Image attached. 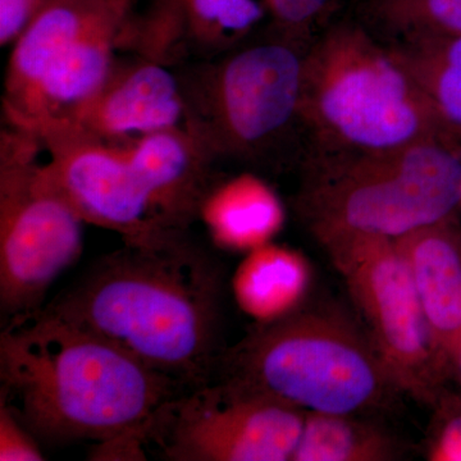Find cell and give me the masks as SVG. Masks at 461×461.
<instances>
[{"label":"cell","instance_id":"cell-21","mask_svg":"<svg viewBox=\"0 0 461 461\" xmlns=\"http://www.w3.org/2000/svg\"><path fill=\"white\" fill-rule=\"evenodd\" d=\"M375 14L402 41L461 36V0H378Z\"/></svg>","mask_w":461,"mask_h":461},{"label":"cell","instance_id":"cell-23","mask_svg":"<svg viewBox=\"0 0 461 461\" xmlns=\"http://www.w3.org/2000/svg\"><path fill=\"white\" fill-rule=\"evenodd\" d=\"M44 459L39 439L5 403L0 402V461Z\"/></svg>","mask_w":461,"mask_h":461},{"label":"cell","instance_id":"cell-11","mask_svg":"<svg viewBox=\"0 0 461 461\" xmlns=\"http://www.w3.org/2000/svg\"><path fill=\"white\" fill-rule=\"evenodd\" d=\"M184 120L187 104L180 80L159 62L148 60L120 71L113 68L93 98L59 121L118 144L131 136L177 129Z\"/></svg>","mask_w":461,"mask_h":461},{"label":"cell","instance_id":"cell-19","mask_svg":"<svg viewBox=\"0 0 461 461\" xmlns=\"http://www.w3.org/2000/svg\"><path fill=\"white\" fill-rule=\"evenodd\" d=\"M393 50L445 129L461 140V36L402 41Z\"/></svg>","mask_w":461,"mask_h":461},{"label":"cell","instance_id":"cell-20","mask_svg":"<svg viewBox=\"0 0 461 461\" xmlns=\"http://www.w3.org/2000/svg\"><path fill=\"white\" fill-rule=\"evenodd\" d=\"M189 35L209 50H229L259 23L257 0H185Z\"/></svg>","mask_w":461,"mask_h":461},{"label":"cell","instance_id":"cell-2","mask_svg":"<svg viewBox=\"0 0 461 461\" xmlns=\"http://www.w3.org/2000/svg\"><path fill=\"white\" fill-rule=\"evenodd\" d=\"M0 382V402L50 445L145 433L158 411L187 390L45 306L7 320Z\"/></svg>","mask_w":461,"mask_h":461},{"label":"cell","instance_id":"cell-7","mask_svg":"<svg viewBox=\"0 0 461 461\" xmlns=\"http://www.w3.org/2000/svg\"><path fill=\"white\" fill-rule=\"evenodd\" d=\"M323 249L399 393L433 408L453 377L437 353L396 240L362 236Z\"/></svg>","mask_w":461,"mask_h":461},{"label":"cell","instance_id":"cell-27","mask_svg":"<svg viewBox=\"0 0 461 461\" xmlns=\"http://www.w3.org/2000/svg\"><path fill=\"white\" fill-rule=\"evenodd\" d=\"M460 213H461V203H460Z\"/></svg>","mask_w":461,"mask_h":461},{"label":"cell","instance_id":"cell-25","mask_svg":"<svg viewBox=\"0 0 461 461\" xmlns=\"http://www.w3.org/2000/svg\"><path fill=\"white\" fill-rule=\"evenodd\" d=\"M41 0H0V42L2 45L20 36L33 14L41 7Z\"/></svg>","mask_w":461,"mask_h":461},{"label":"cell","instance_id":"cell-17","mask_svg":"<svg viewBox=\"0 0 461 461\" xmlns=\"http://www.w3.org/2000/svg\"><path fill=\"white\" fill-rule=\"evenodd\" d=\"M313 269L302 251L264 245L245 254L230 278V293L254 326L275 323L308 305Z\"/></svg>","mask_w":461,"mask_h":461},{"label":"cell","instance_id":"cell-22","mask_svg":"<svg viewBox=\"0 0 461 461\" xmlns=\"http://www.w3.org/2000/svg\"><path fill=\"white\" fill-rule=\"evenodd\" d=\"M432 409V423L426 444L427 459L461 461V391L446 390Z\"/></svg>","mask_w":461,"mask_h":461},{"label":"cell","instance_id":"cell-24","mask_svg":"<svg viewBox=\"0 0 461 461\" xmlns=\"http://www.w3.org/2000/svg\"><path fill=\"white\" fill-rule=\"evenodd\" d=\"M330 0H267L273 16L288 32H304L312 25Z\"/></svg>","mask_w":461,"mask_h":461},{"label":"cell","instance_id":"cell-13","mask_svg":"<svg viewBox=\"0 0 461 461\" xmlns=\"http://www.w3.org/2000/svg\"><path fill=\"white\" fill-rule=\"evenodd\" d=\"M123 148L167 226L187 233L212 186L213 154L185 127L147 133Z\"/></svg>","mask_w":461,"mask_h":461},{"label":"cell","instance_id":"cell-14","mask_svg":"<svg viewBox=\"0 0 461 461\" xmlns=\"http://www.w3.org/2000/svg\"><path fill=\"white\" fill-rule=\"evenodd\" d=\"M420 297L437 353L453 377L461 348L459 213L396 240Z\"/></svg>","mask_w":461,"mask_h":461},{"label":"cell","instance_id":"cell-5","mask_svg":"<svg viewBox=\"0 0 461 461\" xmlns=\"http://www.w3.org/2000/svg\"><path fill=\"white\" fill-rule=\"evenodd\" d=\"M217 378L304 411L335 414L377 411L400 393L362 326L335 309L308 305L254 326L223 351Z\"/></svg>","mask_w":461,"mask_h":461},{"label":"cell","instance_id":"cell-26","mask_svg":"<svg viewBox=\"0 0 461 461\" xmlns=\"http://www.w3.org/2000/svg\"><path fill=\"white\" fill-rule=\"evenodd\" d=\"M453 379L459 384L461 391V348L459 354H457L456 359H455L453 366Z\"/></svg>","mask_w":461,"mask_h":461},{"label":"cell","instance_id":"cell-4","mask_svg":"<svg viewBox=\"0 0 461 461\" xmlns=\"http://www.w3.org/2000/svg\"><path fill=\"white\" fill-rule=\"evenodd\" d=\"M300 120L321 153L393 150L455 138L393 47L366 30L333 27L304 53Z\"/></svg>","mask_w":461,"mask_h":461},{"label":"cell","instance_id":"cell-3","mask_svg":"<svg viewBox=\"0 0 461 461\" xmlns=\"http://www.w3.org/2000/svg\"><path fill=\"white\" fill-rule=\"evenodd\" d=\"M296 203L321 248L362 236L402 239L460 213L461 142L435 139L378 153H321Z\"/></svg>","mask_w":461,"mask_h":461},{"label":"cell","instance_id":"cell-16","mask_svg":"<svg viewBox=\"0 0 461 461\" xmlns=\"http://www.w3.org/2000/svg\"><path fill=\"white\" fill-rule=\"evenodd\" d=\"M198 217L218 248L245 256L277 238L286 222V209L268 182L241 173L212 184Z\"/></svg>","mask_w":461,"mask_h":461},{"label":"cell","instance_id":"cell-9","mask_svg":"<svg viewBox=\"0 0 461 461\" xmlns=\"http://www.w3.org/2000/svg\"><path fill=\"white\" fill-rule=\"evenodd\" d=\"M305 415L217 378L166 402L148 426L145 450L169 461H293Z\"/></svg>","mask_w":461,"mask_h":461},{"label":"cell","instance_id":"cell-18","mask_svg":"<svg viewBox=\"0 0 461 461\" xmlns=\"http://www.w3.org/2000/svg\"><path fill=\"white\" fill-rule=\"evenodd\" d=\"M400 446L359 414L306 411L293 461H393Z\"/></svg>","mask_w":461,"mask_h":461},{"label":"cell","instance_id":"cell-15","mask_svg":"<svg viewBox=\"0 0 461 461\" xmlns=\"http://www.w3.org/2000/svg\"><path fill=\"white\" fill-rule=\"evenodd\" d=\"M113 0H50L41 5L17 38L5 78V111L23 107L51 63L105 11Z\"/></svg>","mask_w":461,"mask_h":461},{"label":"cell","instance_id":"cell-8","mask_svg":"<svg viewBox=\"0 0 461 461\" xmlns=\"http://www.w3.org/2000/svg\"><path fill=\"white\" fill-rule=\"evenodd\" d=\"M304 54L286 42H260L224 57L185 93L187 129L214 158H251L300 120Z\"/></svg>","mask_w":461,"mask_h":461},{"label":"cell","instance_id":"cell-12","mask_svg":"<svg viewBox=\"0 0 461 461\" xmlns=\"http://www.w3.org/2000/svg\"><path fill=\"white\" fill-rule=\"evenodd\" d=\"M124 3L113 0L102 14L50 66L18 113L14 127L33 131L66 120L93 98L113 71V50L122 33Z\"/></svg>","mask_w":461,"mask_h":461},{"label":"cell","instance_id":"cell-6","mask_svg":"<svg viewBox=\"0 0 461 461\" xmlns=\"http://www.w3.org/2000/svg\"><path fill=\"white\" fill-rule=\"evenodd\" d=\"M20 130V129H18ZM0 165V311L7 320L45 305L83 254L85 221L45 165L36 136L5 135Z\"/></svg>","mask_w":461,"mask_h":461},{"label":"cell","instance_id":"cell-10","mask_svg":"<svg viewBox=\"0 0 461 461\" xmlns=\"http://www.w3.org/2000/svg\"><path fill=\"white\" fill-rule=\"evenodd\" d=\"M50 151L45 165L85 223L114 230L123 242L163 241L184 235L167 226L144 182L117 142L66 121L32 131Z\"/></svg>","mask_w":461,"mask_h":461},{"label":"cell","instance_id":"cell-1","mask_svg":"<svg viewBox=\"0 0 461 461\" xmlns=\"http://www.w3.org/2000/svg\"><path fill=\"white\" fill-rule=\"evenodd\" d=\"M223 287L220 263L185 233L123 242L44 306L190 390L223 354Z\"/></svg>","mask_w":461,"mask_h":461}]
</instances>
